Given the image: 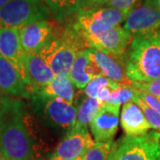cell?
I'll return each mask as SVG.
<instances>
[{"instance_id":"1","label":"cell","mask_w":160,"mask_h":160,"mask_svg":"<svg viewBox=\"0 0 160 160\" xmlns=\"http://www.w3.org/2000/svg\"><path fill=\"white\" fill-rule=\"evenodd\" d=\"M0 152L6 160H32L34 142L25 123L24 103L15 97L0 98Z\"/></svg>"},{"instance_id":"2","label":"cell","mask_w":160,"mask_h":160,"mask_svg":"<svg viewBox=\"0 0 160 160\" xmlns=\"http://www.w3.org/2000/svg\"><path fill=\"white\" fill-rule=\"evenodd\" d=\"M126 76L132 82L160 78V30L133 38L127 52Z\"/></svg>"},{"instance_id":"3","label":"cell","mask_w":160,"mask_h":160,"mask_svg":"<svg viewBox=\"0 0 160 160\" xmlns=\"http://www.w3.org/2000/svg\"><path fill=\"white\" fill-rule=\"evenodd\" d=\"M87 48L85 39L70 24L62 30L56 29L49 45L39 53L45 58L55 76L69 77L77 54Z\"/></svg>"},{"instance_id":"4","label":"cell","mask_w":160,"mask_h":160,"mask_svg":"<svg viewBox=\"0 0 160 160\" xmlns=\"http://www.w3.org/2000/svg\"><path fill=\"white\" fill-rule=\"evenodd\" d=\"M29 100L45 123L54 130L67 133L76 126L78 109L73 104L38 92H31Z\"/></svg>"},{"instance_id":"5","label":"cell","mask_w":160,"mask_h":160,"mask_svg":"<svg viewBox=\"0 0 160 160\" xmlns=\"http://www.w3.org/2000/svg\"><path fill=\"white\" fill-rule=\"evenodd\" d=\"M51 16L43 0H11L0 10V29L21 28L29 23L50 20Z\"/></svg>"},{"instance_id":"6","label":"cell","mask_w":160,"mask_h":160,"mask_svg":"<svg viewBox=\"0 0 160 160\" xmlns=\"http://www.w3.org/2000/svg\"><path fill=\"white\" fill-rule=\"evenodd\" d=\"M128 14L127 12L104 6L84 9L77 13L72 25L84 38L106 29L119 27L121 23L126 22Z\"/></svg>"},{"instance_id":"7","label":"cell","mask_w":160,"mask_h":160,"mask_svg":"<svg viewBox=\"0 0 160 160\" xmlns=\"http://www.w3.org/2000/svg\"><path fill=\"white\" fill-rule=\"evenodd\" d=\"M160 133L150 132L140 136H125L116 142L112 160H158Z\"/></svg>"},{"instance_id":"8","label":"cell","mask_w":160,"mask_h":160,"mask_svg":"<svg viewBox=\"0 0 160 160\" xmlns=\"http://www.w3.org/2000/svg\"><path fill=\"white\" fill-rule=\"evenodd\" d=\"M124 29L132 38L160 30V5L158 0H145L134 7L124 23Z\"/></svg>"},{"instance_id":"9","label":"cell","mask_w":160,"mask_h":160,"mask_svg":"<svg viewBox=\"0 0 160 160\" xmlns=\"http://www.w3.org/2000/svg\"><path fill=\"white\" fill-rule=\"evenodd\" d=\"M88 47L100 49L118 57H127L133 38L124 28L116 27L84 38Z\"/></svg>"},{"instance_id":"10","label":"cell","mask_w":160,"mask_h":160,"mask_svg":"<svg viewBox=\"0 0 160 160\" xmlns=\"http://www.w3.org/2000/svg\"><path fill=\"white\" fill-rule=\"evenodd\" d=\"M93 143L94 142L87 127H74L65 134L58 144L50 160H78L82 158Z\"/></svg>"},{"instance_id":"11","label":"cell","mask_w":160,"mask_h":160,"mask_svg":"<svg viewBox=\"0 0 160 160\" xmlns=\"http://www.w3.org/2000/svg\"><path fill=\"white\" fill-rule=\"evenodd\" d=\"M56 28L50 20L38 21L19 28V35L26 54L39 53L52 39Z\"/></svg>"},{"instance_id":"12","label":"cell","mask_w":160,"mask_h":160,"mask_svg":"<svg viewBox=\"0 0 160 160\" xmlns=\"http://www.w3.org/2000/svg\"><path fill=\"white\" fill-rule=\"evenodd\" d=\"M87 50L91 60L100 69L102 75L122 86H131L132 81L126 76L127 57H118L107 52L91 47H88Z\"/></svg>"},{"instance_id":"13","label":"cell","mask_w":160,"mask_h":160,"mask_svg":"<svg viewBox=\"0 0 160 160\" xmlns=\"http://www.w3.org/2000/svg\"><path fill=\"white\" fill-rule=\"evenodd\" d=\"M120 106L104 103L90 123V129L95 142L113 141L119 123Z\"/></svg>"},{"instance_id":"14","label":"cell","mask_w":160,"mask_h":160,"mask_svg":"<svg viewBox=\"0 0 160 160\" xmlns=\"http://www.w3.org/2000/svg\"><path fill=\"white\" fill-rule=\"evenodd\" d=\"M25 55L20 39L19 28L0 29V56L10 62L19 70L26 83Z\"/></svg>"},{"instance_id":"15","label":"cell","mask_w":160,"mask_h":160,"mask_svg":"<svg viewBox=\"0 0 160 160\" xmlns=\"http://www.w3.org/2000/svg\"><path fill=\"white\" fill-rule=\"evenodd\" d=\"M26 84L29 92L48 86L56 77L50 66L40 53L25 55Z\"/></svg>"},{"instance_id":"16","label":"cell","mask_w":160,"mask_h":160,"mask_svg":"<svg viewBox=\"0 0 160 160\" xmlns=\"http://www.w3.org/2000/svg\"><path fill=\"white\" fill-rule=\"evenodd\" d=\"M0 92L15 98H30V92L22 74L10 62L0 56Z\"/></svg>"},{"instance_id":"17","label":"cell","mask_w":160,"mask_h":160,"mask_svg":"<svg viewBox=\"0 0 160 160\" xmlns=\"http://www.w3.org/2000/svg\"><path fill=\"white\" fill-rule=\"evenodd\" d=\"M120 124L126 136L143 135L151 128L142 109L133 101L124 103L120 115Z\"/></svg>"},{"instance_id":"18","label":"cell","mask_w":160,"mask_h":160,"mask_svg":"<svg viewBox=\"0 0 160 160\" xmlns=\"http://www.w3.org/2000/svg\"><path fill=\"white\" fill-rule=\"evenodd\" d=\"M102 75L100 69L93 63L89 56L87 49L80 51L70 69L69 78L75 86L80 89H85L88 83L94 77Z\"/></svg>"},{"instance_id":"19","label":"cell","mask_w":160,"mask_h":160,"mask_svg":"<svg viewBox=\"0 0 160 160\" xmlns=\"http://www.w3.org/2000/svg\"><path fill=\"white\" fill-rule=\"evenodd\" d=\"M31 92H38L42 95L58 98L71 104H73L75 99L74 85L69 77L66 76H56L48 86L33 90Z\"/></svg>"},{"instance_id":"20","label":"cell","mask_w":160,"mask_h":160,"mask_svg":"<svg viewBox=\"0 0 160 160\" xmlns=\"http://www.w3.org/2000/svg\"><path fill=\"white\" fill-rule=\"evenodd\" d=\"M55 20L62 22L84 8V0H43Z\"/></svg>"},{"instance_id":"21","label":"cell","mask_w":160,"mask_h":160,"mask_svg":"<svg viewBox=\"0 0 160 160\" xmlns=\"http://www.w3.org/2000/svg\"><path fill=\"white\" fill-rule=\"evenodd\" d=\"M102 108V104L97 99L87 97L80 104L78 109L77 116V124L75 127L85 128L90 125L91 121L96 116L100 109Z\"/></svg>"},{"instance_id":"22","label":"cell","mask_w":160,"mask_h":160,"mask_svg":"<svg viewBox=\"0 0 160 160\" xmlns=\"http://www.w3.org/2000/svg\"><path fill=\"white\" fill-rule=\"evenodd\" d=\"M114 141L95 142L86 151L83 160H108L115 148Z\"/></svg>"},{"instance_id":"23","label":"cell","mask_w":160,"mask_h":160,"mask_svg":"<svg viewBox=\"0 0 160 160\" xmlns=\"http://www.w3.org/2000/svg\"><path fill=\"white\" fill-rule=\"evenodd\" d=\"M105 86H109L114 90H117L119 87H121L122 85H120L119 83H118L116 81L109 79L103 75H98L88 83V85L85 87L84 92L87 97L96 99L98 92Z\"/></svg>"},{"instance_id":"24","label":"cell","mask_w":160,"mask_h":160,"mask_svg":"<svg viewBox=\"0 0 160 160\" xmlns=\"http://www.w3.org/2000/svg\"><path fill=\"white\" fill-rule=\"evenodd\" d=\"M134 96H135L134 90L132 85L131 86H122L118 89L112 92L110 97L106 103L121 105L122 103L132 101Z\"/></svg>"},{"instance_id":"25","label":"cell","mask_w":160,"mask_h":160,"mask_svg":"<svg viewBox=\"0 0 160 160\" xmlns=\"http://www.w3.org/2000/svg\"><path fill=\"white\" fill-rule=\"evenodd\" d=\"M132 101L137 103L139 107L142 109L143 114L145 115V117H146L149 124L151 126V128L156 130V131L160 132V114L156 112L151 108H149L146 103L143 102L141 99H139L136 96L133 97Z\"/></svg>"},{"instance_id":"26","label":"cell","mask_w":160,"mask_h":160,"mask_svg":"<svg viewBox=\"0 0 160 160\" xmlns=\"http://www.w3.org/2000/svg\"><path fill=\"white\" fill-rule=\"evenodd\" d=\"M132 86L160 99V78L148 82H132Z\"/></svg>"},{"instance_id":"27","label":"cell","mask_w":160,"mask_h":160,"mask_svg":"<svg viewBox=\"0 0 160 160\" xmlns=\"http://www.w3.org/2000/svg\"><path fill=\"white\" fill-rule=\"evenodd\" d=\"M133 87V86H132ZM134 90V94L135 96L138 97L139 99H141L143 102H145L149 108L155 110L156 112H158V114H160V99L159 98L156 97L154 95L150 94L149 92L139 90L133 87Z\"/></svg>"},{"instance_id":"28","label":"cell","mask_w":160,"mask_h":160,"mask_svg":"<svg viewBox=\"0 0 160 160\" xmlns=\"http://www.w3.org/2000/svg\"><path fill=\"white\" fill-rule=\"evenodd\" d=\"M138 2L139 0H107L102 6L116 8L130 13V12L134 8Z\"/></svg>"},{"instance_id":"29","label":"cell","mask_w":160,"mask_h":160,"mask_svg":"<svg viewBox=\"0 0 160 160\" xmlns=\"http://www.w3.org/2000/svg\"><path fill=\"white\" fill-rule=\"evenodd\" d=\"M114 91V89H112L111 87H109V86H105L103 87L102 89H101V91L98 92L97 99L98 101L100 102V103L102 105L104 103H106L108 102V100L110 97L112 92Z\"/></svg>"},{"instance_id":"30","label":"cell","mask_w":160,"mask_h":160,"mask_svg":"<svg viewBox=\"0 0 160 160\" xmlns=\"http://www.w3.org/2000/svg\"><path fill=\"white\" fill-rule=\"evenodd\" d=\"M106 1L107 0H86V4H85L83 10L84 9H89V8L102 7Z\"/></svg>"},{"instance_id":"31","label":"cell","mask_w":160,"mask_h":160,"mask_svg":"<svg viewBox=\"0 0 160 160\" xmlns=\"http://www.w3.org/2000/svg\"><path fill=\"white\" fill-rule=\"evenodd\" d=\"M11 0H0V10L4 7V6L7 5Z\"/></svg>"},{"instance_id":"32","label":"cell","mask_w":160,"mask_h":160,"mask_svg":"<svg viewBox=\"0 0 160 160\" xmlns=\"http://www.w3.org/2000/svg\"><path fill=\"white\" fill-rule=\"evenodd\" d=\"M0 160H6V158L3 157V155H2V153L0 152Z\"/></svg>"},{"instance_id":"33","label":"cell","mask_w":160,"mask_h":160,"mask_svg":"<svg viewBox=\"0 0 160 160\" xmlns=\"http://www.w3.org/2000/svg\"><path fill=\"white\" fill-rule=\"evenodd\" d=\"M113 150H114V149H113ZM112 154H113V151H112V153H111V155L109 156V159H108V160H112Z\"/></svg>"},{"instance_id":"34","label":"cell","mask_w":160,"mask_h":160,"mask_svg":"<svg viewBox=\"0 0 160 160\" xmlns=\"http://www.w3.org/2000/svg\"><path fill=\"white\" fill-rule=\"evenodd\" d=\"M84 3L86 4V0H84ZM85 4H84V6H85ZM82 10H83V9H82Z\"/></svg>"},{"instance_id":"35","label":"cell","mask_w":160,"mask_h":160,"mask_svg":"<svg viewBox=\"0 0 160 160\" xmlns=\"http://www.w3.org/2000/svg\"><path fill=\"white\" fill-rule=\"evenodd\" d=\"M78 160H83V158H79V159H78Z\"/></svg>"},{"instance_id":"36","label":"cell","mask_w":160,"mask_h":160,"mask_svg":"<svg viewBox=\"0 0 160 160\" xmlns=\"http://www.w3.org/2000/svg\"><path fill=\"white\" fill-rule=\"evenodd\" d=\"M1 95H2V93H1V92H0V98H1Z\"/></svg>"},{"instance_id":"37","label":"cell","mask_w":160,"mask_h":160,"mask_svg":"<svg viewBox=\"0 0 160 160\" xmlns=\"http://www.w3.org/2000/svg\"><path fill=\"white\" fill-rule=\"evenodd\" d=\"M158 2H159V5H160V0H158Z\"/></svg>"},{"instance_id":"38","label":"cell","mask_w":160,"mask_h":160,"mask_svg":"<svg viewBox=\"0 0 160 160\" xmlns=\"http://www.w3.org/2000/svg\"><path fill=\"white\" fill-rule=\"evenodd\" d=\"M158 160H160V158H159V159H158Z\"/></svg>"},{"instance_id":"39","label":"cell","mask_w":160,"mask_h":160,"mask_svg":"<svg viewBox=\"0 0 160 160\" xmlns=\"http://www.w3.org/2000/svg\"><path fill=\"white\" fill-rule=\"evenodd\" d=\"M49 160H50V159H49Z\"/></svg>"}]
</instances>
